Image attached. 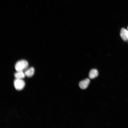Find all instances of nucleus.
I'll return each instance as SVG.
<instances>
[{"label": "nucleus", "mask_w": 128, "mask_h": 128, "mask_svg": "<svg viewBox=\"0 0 128 128\" xmlns=\"http://www.w3.org/2000/svg\"><path fill=\"white\" fill-rule=\"evenodd\" d=\"M120 36L123 40L125 41L128 40V30L124 28H122L120 31Z\"/></svg>", "instance_id": "nucleus-3"}, {"label": "nucleus", "mask_w": 128, "mask_h": 128, "mask_svg": "<svg viewBox=\"0 0 128 128\" xmlns=\"http://www.w3.org/2000/svg\"></svg>", "instance_id": "nucleus-9"}, {"label": "nucleus", "mask_w": 128, "mask_h": 128, "mask_svg": "<svg viewBox=\"0 0 128 128\" xmlns=\"http://www.w3.org/2000/svg\"><path fill=\"white\" fill-rule=\"evenodd\" d=\"M25 85V82L22 79H16L14 81V87L17 90H22L24 87Z\"/></svg>", "instance_id": "nucleus-2"}, {"label": "nucleus", "mask_w": 128, "mask_h": 128, "mask_svg": "<svg viewBox=\"0 0 128 128\" xmlns=\"http://www.w3.org/2000/svg\"><path fill=\"white\" fill-rule=\"evenodd\" d=\"M28 66V63L27 61L22 60L19 61L16 63L15 68L17 71H23Z\"/></svg>", "instance_id": "nucleus-1"}, {"label": "nucleus", "mask_w": 128, "mask_h": 128, "mask_svg": "<svg viewBox=\"0 0 128 128\" xmlns=\"http://www.w3.org/2000/svg\"></svg>", "instance_id": "nucleus-8"}, {"label": "nucleus", "mask_w": 128, "mask_h": 128, "mask_svg": "<svg viewBox=\"0 0 128 128\" xmlns=\"http://www.w3.org/2000/svg\"><path fill=\"white\" fill-rule=\"evenodd\" d=\"M24 73L23 71H17L14 74V76L16 79H21L24 78L25 77Z\"/></svg>", "instance_id": "nucleus-7"}, {"label": "nucleus", "mask_w": 128, "mask_h": 128, "mask_svg": "<svg viewBox=\"0 0 128 128\" xmlns=\"http://www.w3.org/2000/svg\"><path fill=\"white\" fill-rule=\"evenodd\" d=\"M98 75V72L97 70L96 69H92L90 72L89 77L91 79H94L97 77Z\"/></svg>", "instance_id": "nucleus-6"}, {"label": "nucleus", "mask_w": 128, "mask_h": 128, "mask_svg": "<svg viewBox=\"0 0 128 128\" xmlns=\"http://www.w3.org/2000/svg\"><path fill=\"white\" fill-rule=\"evenodd\" d=\"M90 82V80L89 79L86 78L79 82V87L82 89H85L87 87Z\"/></svg>", "instance_id": "nucleus-4"}, {"label": "nucleus", "mask_w": 128, "mask_h": 128, "mask_svg": "<svg viewBox=\"0 0 128 128\" xmlns=\"http://www.w3.org/2000/svg\"><path fill=\"white\" fill-rule=\"evenodd\" d=\"M34 72V68L33 67H31L26 70L24 73L26 76L30 77L33 75Z\"/></svg>", "instance_id": "nucleus-5"}]
</instances>
